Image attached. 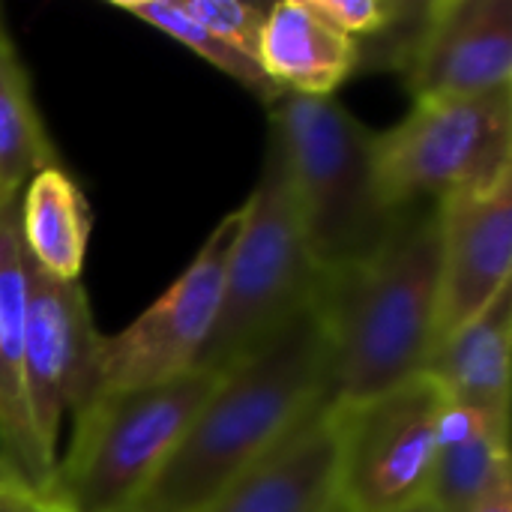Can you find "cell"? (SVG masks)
Returning <instances> with one entry per match:
<instances>
[{
    "mask_svg": "<svg viewBox=\"0 0 512 512\" xmlns=\"http://www.w3.org/2000/svg\"><path fill=\"white\" fill-rule=\"evenodd\" d=\"M330 393V348L315 306L225 369L135 512H210Z\"/></svg>",
    "mask_w": 512,
    "mask_h": 512,
    "instance_id": "obj_1",
    "label": "cell"
},
{
    "mask_svg": "<svg viewBox=\"0 0 512 512\" xmlns=\"http://www.w3.org/2000/svg\"><path fill=\"white\" fill-rule=\"evenodd\" d=\"M312 306L330 348V408L423 375L438 342V204L405 207L375 252L321 273Z\"/></svg>",
    "mask_w": 512,
    "mask_h": 512,
    "instance_id": "obj_2",
    "label": "cell"
},
{
    "mask_svg": "<svg viewBox=\"0 0 512 512\" xmlns=\"http://www.w3.org/2000/svg\"><path fill=\"white\" fill-rule=\"evenodd\" d=\"M270 126L318 270L375 252L402 216L378 186L375 132L333 96L291 93L270 105Z\"/></svg>",
    "mask_w": 512,
    "mask_h": 512,
    "instance_id": "obj_3",
    "label": "cell"
},
{
    "mask_svg": "<svg viewBox=\"0 0 512 512\" xmlns=\"http://www.w3.org/2000/svg\"><path fill=\"white\" fill-rule=\"evenodd\" d=\"M219 375L177 378L90 396L72 417V441L54 465L51 495L69 512H126L162 474Z\"/></svg>",
    "mask_w": 512,
    "mask_h": 512,
    "instance_id": "obj_4",
    "label": "cell"
},
{
    "mask_svg": "<svg viewBox=\"0 0 512 512\" xmlns=\"http://www.w3.org/2000/svg\"><path fill=\"white\" fill-rule=\"evenodd\" d=\"M318 279L321 270L309 252L282 156L270 141L261 177L243 204V225L225 270L216 324L195 369L222 375L261 348L315 303Z\"/></svg>",
    "mask_w": 512,
    "mask_h": 512,
    "instance_id": "obj_5",
    "label": "cell"
},
{
    "mask_svg": "<svg viewBox=\"0 0 512 512\" xmlns=\"http://www.w3.org/2000/svg\"><path fill=\"white\" fill-rule=\"evenodd\" d=\"M372 153L396 210L489 189L512 174V87L414 102L402 123L375 132Z\"/></svg>",
    "mask_w": 512,
    "mask_h": 512,
    "instance_id": "obj_6",
    "label": "cell"
},
{
    "mask_svg": "<svg viewBox=\"0 0 512 512\" xmlns=\"http://www.w3.org/2000/svg\"><path fill=\"white\" fill-rule=\"evenodd\" d=\"M447 396L432 375L354 405L330 408L336 504L345 512H405L426 504Z\"/></svg>",
    "mask_w": 512,
    "mask_h": 512,
    "instance_id": "obj_7",
    "label": "cell"
},
{
    "mask_svg": "<svg viewBox=\"0 0 512 512\" xmlns=\"http://www.w3.org/2000/svg\"><path fill=\"white\" fill-rule=\"evenodd\" d=\"M243 225V207L210 231L183 276L126 330L102 336L96 348V393L150 387L195 369L216 324L225 270Z\"/></svg>",
    "mask_w": 512,
    "mask_h": 512,
    "instance_id": "obj_8",
    "label": "cell"
},
{
    "mask_svg": "<svg viewBox=\"0 0 512 512\" xmlns=\"http://www.w3.org/2000/svg\"><path fill=\"white\" fill-rule=\"evenodd\" d=\"M27 315H24V399L42 456L57 465V441L66 417L93 396L96 348L90 303L81 282H60L24 258Z\"/></svg>",
    "mask_w": 512,
    "mask_h": 512,
    "instance_id": "obj_9",
    "label": "cell"
},
{
    "mask_svg": "<svg viewBox=\"0 0 512 512\" xmlns=\"http://www.w3.org/2000/svg\"><path fill=\"white\" fill-rule=\"evenodd\" d=\"M411 9L393 66L414 102L512 87L510 0H435Z\"/></svg>",
    "mask_w": 512,
    "mask_h": 512,
    "instance_id": "obj_10",
    "label": "cell"
},
{
    "mask_svg": "<svg viewBox=\"0 0 512 512\" xmlns=\"http://www.w3.org/2000/svg\"><path fill=\"white\" fill-rule=\"evenodd\" d=\"M510 273L512 174L438 201V342L492 306Z\"/></svg>",
    "mask_w": 512,
    "mask_h": 512,
    "instance_id": "obj_11",
    "label": "cell"
},
{
    "mask_svg": "<svg viewBox=\"0 0 512 512\" xmlns=\"http://www.w3.org/2000/svg\"><path fill=\"white\" fill-rule=\"evenodd\" d=\"M24 315L27 273L15 201L0 204V462L9 477L48 492L54 465L36 444L24 399Z\"/></svg>",
    "mask_w": 512,
    "mask_h": 512,
    "instance_id": "obj_12",
    "label": "cell"
},
{
    "mask_svg": "<svg viewBox=\"0 0 512 512\" xmlns=\"http://www.w3.org/2000/svg\"><path fill=\"white\" fill-rule=\"evenodd\" d=\"M336 438L330 405L312 411L210 512H333Z\"/></svg>",
    "mask_w": 512,
    "mask_h": 512,
    "instance_id": "obj_13",
    "label": "cell"
},
{
    "mask_svg": "<svg viewBox=\"0 0 512 512\" xmlns=\"http://www.w3.org/2000/svg\"><path fill=\"white\" fill-rule=\"evenodd\" d=\"M510 354L512 291L507 288L477 318L435 345L426 375L438 381L447 402L510 429Z\"/></svg>",
    "mask_w": 512,
    "mask_h": 512,
    "instance_id": "obj_14",
    "label": "cell"
},
{
    "mask_svg": "<svg viewBox=\"0 0 512 512\" xmlns=\"http://www.w3.org/2000/svg\"><path fill=\"white\" fill-rule=\"evenodd\" d=\"M363 57V45L336 33L306 0L270 3L258 63L264 75L291 96H333L351 78Z\"/></svg>",
    "mask_w": 512,
    "mask_h": 512,
    "instance_id": "obj_15",
    "label": "cell"
},
{
    "mask_svg": "<svg viewBox=\"0 0 512 512\" xmlns=\"http://www.w3.org/2000/svg\"><path fill=\"white\" fill-rule=\"evenodd\" d=\"M93 213L78 183L54 162L30 177L18 198L24 258L51 279L81 282Z\"/></svg>",
    "mask_w": 512,
    "mask_h": 512,
    "instance_id": "obj_16",
    "label": "cell"
},
{
    "mask_svg": "<svg viewBox=\"0 0 512 512\" xmlns=\"http://www.w3.org/2000/svg\"><path fill=\"white\" fill-rule=\"evenodd\" d=\"M507 471V429L447 402L426 504L438 512H471Z\"/></svg>",
    "mask_w": 512,
    "mask_h": 512,
    "instance_id": "obj_17",
    "label": "cell"
},
{
    "mask_svg": "<svg viewBox=\"0 0 512 512\" xmlns=\"http://www.w3.org/2000/svg\"><path fill=\"white\" fill-rule=\"evenodd\" d=\"M54 147L33 105L15 48L0 51V204H15L30 177L54 165Z\"/></svg>",
    "mask_w": 512,
    "mask_h": 512,
    "instance_id": "obj_18",
    "label": "cell"
},
{
    "mask_svg": "<svg viewBox=\"0 0 512 512\" xmlns=\"http://www.w3.org/2000/svg\"><path fill=\"white\" fill-rule=\"evenodd\" d=\"M117 9L129 12L132 18H138L141 24L171 36L174 42L186 45L192 54H198L201 60H207L210 66H216L219 72H225L228 78H234L240 87L252 90L261 102L273 105L279 96H285L261 69L258 60L240 54L237 48H231L228 42H222L216 33H210L201 21H195L189 12H183L180 0H120L114 3Z\"/></svg>",
    "mask_w": 512,
    "mask_h": 512,
    "instance_id": "obj_19",
    "label": "cell"
},
{
    "mask_svg": "<svg viewBox=\"0 0 512 512\" xmlns=\"http://www.w3.org/2000/svg\"><path fill=\"white\" fill-rule=\"evenodd\" d=\"M183 12L201 21L222 42L237 48L240 54L258 60L264 21L270 3H243V0H180Z\"/></svg>",
    "mask_w": 512,
    "mask_h": 512,
    "instance_id": "obj_20",
    "label": "cell"
},
{
    "mask_svg": "<svg viewBox=\"0 0 512 512\" xmlns=\"http://www.w3.org/2000/svg\"><path fill=\"white\" fill-rule=\"evenodd\" d=\"M312 12L336 33L360 42L393 33L411 12V3L399 0H306Z\"/></svg>",
    "mask_w": 512,
    "mask_h": 512,
    "instance_id": "obj_21",
    "label": "cell"
},
{
    "mask_svg": "<svg viewBox=\"0 0 512 512\" xmlns=\"http://www.w3.org/2000/svg\"><path fill=\"white\" fill-rule=\"evenodd\" d=\"M0 512H69L51 492H39L0 468Z\"/></svg>",
    "mask_w": 512,
    "mask_h": 512,
    "instance_id": "obj_22",
    "label": "cell"
},
{
    "mask_svg": "<svg viewBox=\"0 0 512 512\" xmlns=\"http://www.w3.org/2000/svg\"><path fill=\"white\" fill-rule=\"evenodd\" d=\"M471 512H512V477L510 471L498 477V483L480 498V504Z\"/></svg>",
    "mask_w": 512,
    "mask_h": 512,
    "instance_id": "obj_23",
    "label": "cell"
},
{
    "mask_svg": "<svg viewBox=\"0 0 512 512\" xmlns=\"http://www.w3.org/2000/svg\"><path fill=\"white\" fill-rule=\"evenodd\" d=\"M3 48H12V42H9V30H6V21H3V9H0V51Z\"/></svg>",
    "mask_w": 512,
    "mask_h": 512,
    "instance_id": "obj_24",
    "label": "cell"
},
{
    "mask_svg": "<svg viewBox=\"0 0 512 512\" xmlns=\"http://www.w3.org/2000/svg\"><path fill=\"white\" fill-rule=\"evenodd\" d=\"M333 512H345V510H342V507L336 504V510H333ZM405 512H438V510H435L432 504H417V507H411V510H405Z\"/></svg>",
    "mask_w": 512,
    "mask_h": 512,
    "instance_id": "obj_25",
    "label": "cell"
},
{
    "mask_svg": "<svg viewBox=\"0 0 512 512\" xmlns=\"http://www.w3.org/2000/svg\"><path fill=\"white\" fill-rule=\"evenodd\" d=\"M126 512H135V510H126Z\"/></svg>",
    "mask_w": 512,
    "mask_h": 512,
    "instance_id": "obj_26",
    "label": "cell"
}]
</instances>
